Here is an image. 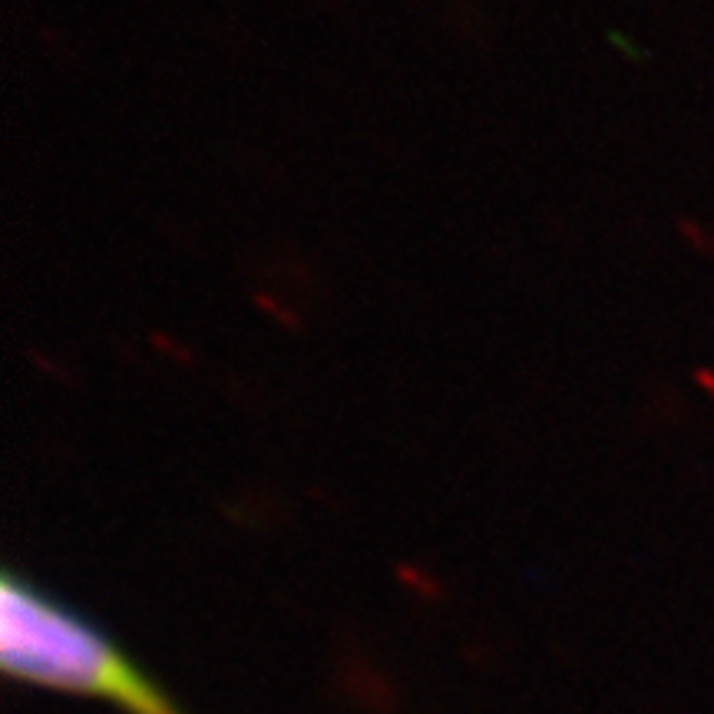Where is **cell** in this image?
Listing matches in <instances>:
<instances>
[{
    "label": "cell",
    "mask_w": 714,
    "mask_h": 714,
    "mask_svg": "<svg viewBox=\"0 0 714 714\" xmlns=\"http://www.w3.org/2000/svg\"><path fill=\"white\" fill-rule=\"evenodd\" d=\"M0 662L23 685L110 702L123 714H185L103 628L17 575L0 582Z\"/></svg>",
    "instance_id": "obj_1"
},
{
    "label": "cell",
    "mask_w": 714,
    "mask_h": 714,
    "mask_svg": "<svg viewBox=\"0 0 714 714\" xmlns=\"http://www.w3.org/2000/svg\"><path fill=\"white\" fill-rule=\"evenodd\" d=\"M695 381H698V388L714 401V368H698V371H695Z\"/></svg>",
    "instance_id": "obj_3"
},
{
    "label": "cell",
    "mask_w": 714,
    "mask_h": 714,
    "mask_svg": "<svg viewBox=\"0 0 714 714\" xmlns=\"http://www.w3.org/2000/svg\"><path fill=\"white\" fill-rule=\"evenodd\" d=\"M678 232H682V239H685L695 252L714 255V232L708 225H702L698 219H678Z\"/></svg>",
    "instance_id": "obj_2"
}]
</instances>
